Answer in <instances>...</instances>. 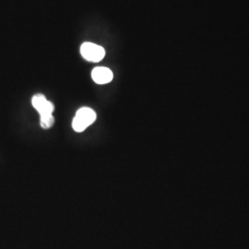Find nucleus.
Instances as JSON below:
<instances>
[{
  "label": "nucleus",
  "instance_id": "f257e3e1",
  "mask_svg": "<svg viewBox=\"0 0 249 249\" xmlns=\"http://www.w3.org/2000/svg\"><path fill=\"white\" fill-rule=\"evenodd\" d=\"M32 104L40 115L41 126L45 129L50 128L54 123L53 116L54 107L53 104L45 98L43 94L35 95L32 99Z\"/></svg>",
  "mask_w": 249,
  "mask_h": 249
},
{
  "label": "nucleus",
  "instance_id": "f03ea898",
  "mask_svg": "<svg viewBox=\"0 0 249 249\" xmlns=\"http://www.w3.org/2000/svg\"><path fill=\"white\" fill-rule=\"evenodd\" d=\"M96 119V113L89 107H82L76 113L72 127L76 132L84 131Z\"/></svg>",
  "mask_w": 249,
  "mask_h": 249
},
{
  "label": "nucleus",
  "instance_id": "7ed1b4c3",
  "mask_svg": "<svg viewBox=\"0 0 249 249\" xmlns=\"http://www.w3.org/2000/svg\"><path fill=\"white\" fill-rule=\"evenodd\" d=\"M80 53L83 58L90 62H99L106 55V51L102 46L92 43H84L81 45Z\"/></svg>",
  "mask_w": 249,
  "mask_h": 249
},
{
  "label": "nucleus",
  "instance_id": "20e7f679",
  "mask_svg": "<svg viewBox=\"0 0 249 249\" xmlns=\"http://www.w3.org/2000/svg\"><path fill=\"white\" fill-rule=\"evenodd\" d=\"M113 72L105 67H97L91 72V78L97 84H107L113 80Z\"/></svg>",
  "mask_w": 249,
  "mask_h": 249
}]
</instances>
